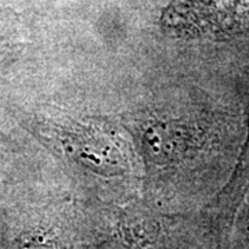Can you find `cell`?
Listing matches in <instances>:
<instances>
[{
	"label": "cell",
	"instance_id": "cell-2",
	"mask_svg": "<svg viewBox=\"0 0 249 249\" xmlns=\"http://www.w3.org/2000/svg\"><path fill=\"white\" fill-rule=\"evenodd\" d=\"M248 127H249V121H248ZM242 160H249V133H248V142H247V150H245V152H244Z\"/></svg>",
	"mask_w": 249,
	"mask_h": 249
},
{
	"label": "cell",
	"instance_id": "cell-1",
	"mask_svg": "<svg viewBox=\"0 0 249 249\" xmlns=\"http://www.w3.org/2000/svg\"><path fill=\"white\" fill-rule=\"evenodd\" d=\"M160 24L181 37L231 39L249 31V0H172Z\"/></svg>",
	"mask_w": 249,
	"mask_h": 249
}]
</instances>
